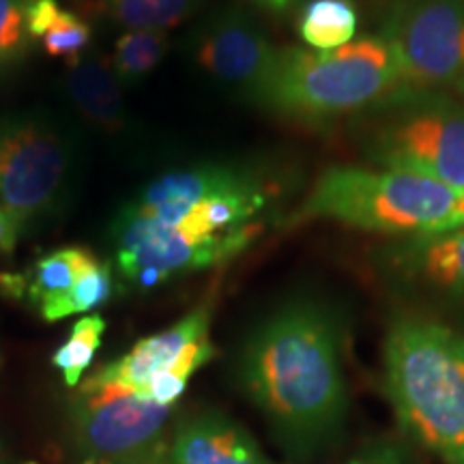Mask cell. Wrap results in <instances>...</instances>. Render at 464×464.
I'll return each instance as SVG.
<instances>
[{
  "label": "cell",
  "instance_id": "7402d4cb",
  "mask_svg": "<svg viewBox=\"0 0 464 464\" xmlns=\"http://www.w3.org/2000/svg\"><path fill=\"white\" fill-rule=\"evenodd\" d=\"M28 7L31 0H0V80L24 63L31 52Z\"/></svg>",
  "mask_w": 464,
  "mask_h": 464
},
{
  "label": "cell",
  "instance_id": "9c48e42d",
  "mask_svg": "<svg viewBox=\"0 0 464 464\" xmlns=\"http://www.w3.org/2000/svg\"><path fill=\"white\" fill-rule=\"evenodd\" d=\"M211 316L213 301H202L172 327L142 338L123 357L102 365L89 381L116 385L155 404L174 406L188 390L191 376L216 357Z\"/></svg>",
  "mask_w": 464,
  "mask_h": 464
},
{
  "label": "cell",
  "instance_id": "e0dca14e",
  "mask_svg": "<svg viewBox=\"0 0 464 464\" xmlns=\"http://www.w3.org/2000/svg\"><path fill=\"white\" fill-rule=\"evenodd\" d=\"M359 14L351 0H310L301 9L299 34L305 48L335 50L357 34Z\"/></svg>",
  "mask_w": 464,
  "mask_h": 464
},
{
  "label": "cell",
  "instance_id": "44dd1931",
  "mask_svg": "<svg viewBox=\"0 0 464 464\" xmlns=\"http://www.w3.org/2000/svg\"><path fill=\"white\" fill-rule=\"evenodd\" d=\"M103 334H106V318L100 314L82 316L73 323L69 340L52 355V363L61 370L67 387L80 385L84 372L100 351Z\"/></svg>",
  "mask_w": 464,
  "mask_h": 464
},
{
  "label": "cell",
  "instance_id": "7a4b0ae2",
  "mask_svg": "<svg viewBox=\"0 0 464 464\" xmlns=\"http://www.w3.org/2000/svg\"><path fill=\"white\" fill-rule=\"evenodd\" d=\"M382 382L400 437L443 464H464V329L396 316L382 344Z\"/></svg>",
  "mask_w": 464,
  "mask_h": 464
},
{
  "label": "cell",
  "instance_id": "4fadbf2b",
  "mask_svg": "<svg viewBox=\"0 0 464 464\" xmlns=\"http://www.w3.org/2000/svg\"><path fill=\"white\" fill-rule=\"evenodd\" d=\"M382 266L406 286L464 304V226L400 239L382 254Z\"/></svg>",
  "mask_w": 464,
  "mask_h": 464
},
{
  "label": "cell",
  "instance_id": "ba28073f",
  "mask_svg": "<svg viewBox=\"0 0 464 464\" xmlns=\"http://www.w3.org/2000/svg\"><path fill=\"white\" fill-rule=\"evenodd\" d=\"M381 37L406 89L464 97V3L409 0L392 7Z\"/></svg>",
  "mask_w": 464,
  "mask_h": 464
},
{
  "label": "cell",
  "instance_id": "f1b7e54d",
  "mask_svg": "<svg viewBox=\"0 0 464 464\" xmlns=\"http://www.w3.org/2000/svg\"><path fill=\"white\" fill-rule=\"evenodd\" d=\"M0 464H14V460H11L7 448H5L3 443H0Z\"/></svg>",
  "mask_w": 464,
  "mask_h": 464
},
{
  "label": "cell",
  "instance_id": "6da1fadb",
  "mask_svg": "<svg viewBox=\"0 0 464 464\" xmlns=\"http://www.w3.org/2000/svg\"><path fill=\"white\" fill-rule=\"evenodd\" d=\"M237 376L288 456L310 460L340 440L351 406L344 323L327 301L293 297L269 312L243 342Z\"/></svg>",
  "mask_w": 464,
  "mask_h": 464
},
{
  "label": "cell",
  "instance_id": "484cf974",
  "mask_svg": "<svg viewBox=\"0 0 464 464\" xmlns=\"http://www.w3.org/2000/svg\"><path fill=\"white\" fill-rule=\"evenodd\" d=\"M17 243H20V239H17L14 224H11V219L7 218V213H5L3 208H0V249L9 254V252H14Z\"/></svg>",
  "mask_w": 464,
  "mask_h": 464
},
{
  "label": "cell",
  "instance_id": "f546056e",
  "mask_svg": "<svg viewBox=\"0 0 464 464\" xmlns=\"http://www.w3.org/2000/svg\"><path fill=\"white\" fill-rule=\"evenodd\" d=\"M387 3H392V7H396V5H402V3H409V0H387Z\"/></svg>",
  "mask_w": 464,
  "mask_h": 464
},
{
  "label": "cell",
  "instance_id": "9a60e30c",
  "mask_svg": "<svg viewBox=\"0 0 464 464\" xmlns=\"http://www.w3.org/2000/svg\"><path fill=\"white\" fill-rule=\"evenodd\" d=\"M69 100L89 123L108 133L125 130L127 112L123 89L116 82L110 63L100 58H73L65 73Z\"/></svg>",
  "mask_w": 464,
  "mask_h": 464
},
{
  "label": "cell",
  "instance_id": "2e32d148",
  "mask_svg": "<svg viewBox=\"0 0 464 464\" xmlns=\"http://www.w3.org/2000/svg\"><path fill=\"white\" fill-rule=\"evenodd\" d=\"M95 260V254L86 247L69 246L54 249V252L45 254L44 258L34 263L33 276L28 282L22 280V277H9V288L17 297L26 293L33 304L42 307L48 301L65 295Z\"/></svg>",
  "mask_w": 464,
  "mask_h": 464
},
{
  "label": "cell",
  "instance_id": "8992f818",
  "mask_svg": "<svg viewBox=\"0 0 464 464\" xmlns=\"http://www.w3.org/2000/svg\"><path fill=\"white\" fill-rule=\"evenodd\" d=\"M75 147L50 116L0 114V208L17 239L48 219L67 198Z\"/></svg>",
  "mask_w": 464,
  "mask_h": 464
},
{
  "label": "cell",
  "instance_id": "3957f363",
  "mask_svg": "<svg viewBox=\"0 0 464 464\" xmlns=\"http://www.w3.org/2000/svg\"><path fill=\"white\" fill-rule=\"evenodd\" d=\"M314 219L402 239L434 235L464 226V191L390 168L332 166L288 222Z\"/></svg>",
  "mask_w": 464,
  "mask_h": 464
},
{
  "label": "cell",
  "instance_id": "d4e9b609",
  "mask_svg": "<svg viewBox=\"0 0 464 464\" xmlns=\"http://www.w3.org/2000/svg\"><path fill=\"white\" fill-rule=\"evenodd\" d=\"M61 5L56 0H31L28 7V31H31L33 39H42L54 20L61 14Z\"/></svg>",
  "mask_w": 464,
  "mask_h": 464
},
{
  "label": "cell",
  "instance_id": "8fae6325",
  "mask_svg": "<svg viewBox=\"0 0 464 464\" xmlns=\"http://www.w3.org/2000/svg\"><path fill=\"white\" fill-rule=\"evenodd\" d=\"M194 61L243 100L263 108L280 48L241 7H219L189 37Z\"/></svg>",
  "mask_w": 464,
  "mask_h": 464
},
{
  "label": "cell",
  "instance_id": "277c9868",
  "mask_svg": "<svg viewBox=\"0 0 464 464\" xmlns=\"http://www.w3.org/2000/svg\"><path fill=\"white\" fill-rule=\"evenodd\" d=\"M406 86L396 56L381 34L335 50L280 48L263 110L299 121H329L372 110Z\"/></svg>",
  "mask_w": 464,
  "mask_h": 464
},
{
  "label": "cell",
  "instance_id": "d6986e66",
  "mask_svg": "<svg viewBox=\"0 0 464 464\" xmlns=\"http://www.w3.org/2000/svg\"><path fill=\"white\" fill-rule=\"evenodd\" d=\"M110 15L127 31H168L194 17L205 0H102Z\"/></svg>",
  "mask_w": 464,
  "mask_h": 464
},
{
  "label": "cell",
  "instance_id": "5b68a950",
  "mask_svg": "<svg viewBox=\"0 0 464 464\" xmlns=\"http://www.w3.org/2000/svg\"><path fill=\"white\" fill-rule=\"evenodd\" d=\"M363 149L381 168L464 191V102L404 89L372 108Z\"/></svg>",
  "mask_w": 464,
  "mask_h": 464
},
{
  "label": "cell",
  "instance_id": "ac0fdd59",
  "mask_svg": "<svg viewBox=\"0 0 464 464\" xmlns=\"http://www.w3.org/2000/svg\"><path fill=\"white\" fill-rule=\"evenodd\" d=\"M168 45V31H125L116 39L112 58H110V69H112L116 82L121 89H133L147 80L164 61Z\"/></svg>",
  "mask_w": 464,
  "mask_h": 464
},
{
  "label": "cell",
  "instance_id": "603a6c76",
  "mask_svg": "<svg viewBox=\"0 0 464 464\" xmlns=\"http://www.w3.org/2000/svg\"><path fill=\"white\" fill-rule=\"evenodd\" d=\"M91 26L89 22H84L82 17L75 15L73 11L63 9L54 24L50 26V31L42 37L44 50L50 56L58 58H78L86 50V45L91 44Z\"/></svg>",
  "mask_w": 464,
  "mask_h": 464
},
{
  "label": "cell",
  "instance_id": "7c38bea8",
  "mask_svg": "<svg viewBox=\"0 0 464 464\" xmlns=\"http://www.w3.org/2000/svg\"><path fill=\"white\" fill-rule=\"evenodd\" d=\"M276 188L274 179L263 168L239 161H216L161 174L127 207L161 224L177 226L198 207L235 196H276Z\"/></svg>",
  "mask_w": 464,
  "mask_h": 464
},
{
  "label": "cell",
  "instance_id": "5bb4252c",
  "mask_svg": "<svg viewBox=\"0 0 464 464\" xmlns=\"http://www.w3.org/2000/svg\"><path fill=\"white\" fill-rule=\"evenodd\" d=\"M172 464H274L239 421L219 411H198L177 423Z\"/></svg>",
  "mask_w": 464,
  "mask_h": 464
},
{
  "label": "cell",
  "instance_id": "4316f807",
  "mask_svg": "<svg viewBox=\"0 0 464 464\" xmlns=\"http://www.w3.org/2000/svg\"><path fill=\"white\" fill-rule=\"evenodd\" d=\"M247 3L252 5V7L266 11V14L271 15H284L293 9V5L297 3V0H247Z\"/></svg>",
  "mask_w": 464,
  "mask_h": 464
},
{
  "label": "cell",
  "instance_id": "ffe728a7",
  "mask_svg": "<svg viewBox=\"0 0 464 464\" xmlns=\"http://www.w3.org/2000/svg\"><path fill=\"white\" fill-rule=\"evenodd\" d=\"M112 265L108 260L97 258L65 295H61L58 299H52L39 307V314L48 323L63 321V318L73 314H86V312L106 304L112 297Z\"/></svg>",
  "mask_w": 464,
  "mask_h": 464
},
{
  "label": "cell",
  "instance_id": "83f0119b",
  "mask_svg": "<svg viewBox=\"0 0 464 464\" xmlns=\"http://www.w3.org/2000/svg\"><path fill=\"white\" fill-rule=\"evenodd\" d=\"M144 464H172V462H170V454L166 456V451H161V454L150 458V460H147Z\"/></svg>",
  "mask_w": 464,
  "mask_h": 464
},
{
  "label": "cell",
  "instance_id": "4dcf8cb0",
  "mask_svg": "<svg viewBox=\"0 0 464 464\" xmlns=\"http://www.w3.org/2000/svg\"><path fill=\"white\" fill-rule=\"evenodd\" d=\"M80 464H108V462H97V460H82Z\"/></svg>",
  "mask_w": 464,
  "mask_h": 464
},
{
  "label": "cell",
  "instance_id": "cb8c5ba5",
  "mask_svg": "<svg viewBox=\"0 0 464 464\" xmlns=\"http://www.w3.org/2000/svg\"><path fill=\"white\" fill-rule=\"evenodd\" d=\"M344 464H426L421 451L411 445L404 437H392L382 434L365 440L346 458Z\"/></svg>",
  "mask_w": 464,
  "mask_h": 464
},
{
  "label": "cell",
  "instance_id": "52a82bcc",
  "mask_svg": "<svg viewBox=\"0 0 464 464\" xmlns=\"http://www.w3.org/2000/svg\"><path fill=\"white\" fill-rule=\"evenodd\" d=\"M258 232L260 224L226 235H196L123 207L110 237L121 276L140 288H158L174 277L226 265L246 252Z\"/></svg>",
  "mask_w": 464,
  "mask_h": 464
},
{
  "label": "cell",
  "instance_id": "30bf717a",
  "mask_svg": "<svg viewBox=\"0 0 464 464\" xmlns=\"http://www.w3.org/2000/svg\"><path fill=\"white\" fill-rule=\"evenodd\" d=\"M174 406H161L116 385L84 379L72 406V430L84 460L144 464L164 448Z\"/></svg>",
  "mask_w": 464,
  "mask_h": 464
},
{
  "label": "cell",
  "instance_id": "1f68e13d",
  "mask_svg": "<svg viewBox=\"0 0 464 464\" xmlns=\"http://www.w3.org/2000/svg\"><path fill=\"white\" fill-rule=\"evenodd\" d=\"M460 3H464V0H460Z\"/></svg>",
  "mask_w": 464,
  "mask_h": 464
}]
</instances>
